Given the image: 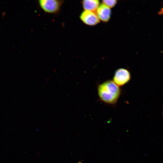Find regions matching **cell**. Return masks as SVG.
Returning a JSON list of instances; mask_svg holds the SVG:
<instances>
[{
	"instance_id": "obj_1",
	"label": "cell",
	"mask_w": 163,
	"mask_h": 163,
	"mask_svg": "<svg viewBox=\"0 0 163 163\" xmlns=\"http://www.w3.org/2000/svg\"><path fill=\"white\" fill-rule=\"evenodd\" d=\"M97 89L100 100L110 104L116 103L121 93L119 87L111 80H107L98 85Z\"/></svg>"
},
{
	"instance_id": "obj_2",
	"label": "cell",
	"mask_w": 163,
	"mask_h": 163,
	"mask_svg": "<svg viewBox=\"0 0 163 163\" xmlns=\"http://www.w3.org/2000/svg\"><path fill=\"white\" fill-rule=\"evenodd\" d=\"M39 5L41 8L45 12L54 14L58 12L63 1L56 0H40Z\"/></svg>"
},
{
	"instance_id": "obj_3",
	"label": "cell",
	"mask_w": 163,
	"mask_h": 163,
	"mask_svg": "<svg viewBox=\"0 0 163 163\" xmlns=\"http://www.w3.org/2000/svg\"><path fill=\"white\" fill-rule=\"evenodd\" d=\"M131 78V74L128 70L120 68L115 71L112 81L119 87L126 84L129 82Z\"/></svg>"
},
{
	"instance_id": "obj_4",
	"label": "cell",
	"mask_w": 163,
	"mask_h": 163,
	"mask_svg": "<svg viewBox=\"0 0 163 163\" xmlns=\"http://www.w3.org/2000/svg\"><path fill=\"white\" fill-rule=\"evenodd\" d=\"M79 17L83 23L90 26H94L100 21L95 12L84 10L81 13Z\"/></svg>"
},
{
	"instance_id": "obj_5",
	"label": "cell",
	"mask_w": 163,
	"mask_h": 163,
	"mask_svg": "<svg viewBox=\"0 0 163 163\" xmlns=\"http://www.w3.org/2000/svg\"><path fill=\"white\" fill-rule=\"evenodd\" d=\"M96 11L100 20L107 22L110 19L111 15L110 8L103 4L99 5Z\"/></svg>"
},
{
	"instance_id": "obj_6",
	"label": "cell",
	"mask_w": 163,
	"mask_h": 163,
	"mask_svg": "<svg viewBox=\"0 0 163 163\" xmlns=\"http://www.w3.org/2000/svg\"><path fill=\"white\" fill-rule=\"evenodd\" d=\"M84 10L95 12L100 5L98 0H84L81 2Z\"/></svg>"
},
{
	"instance_id": "obj_7",
	"label": "cell",
	"mask_w": 163,
	"mask_h": 163,
	"mask_svg": "<svg viewBox=\"0 0 163 163\" xmlns=\"http://www.w3.org/2000/svg\"><path fill=\"white\" fill-rule=\"evenodd\" d=\"M117 3L116 0H104L102 1V3L110 8L114 7Z\"/></svg>"
}]
</instances>
